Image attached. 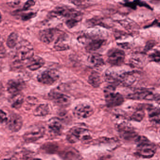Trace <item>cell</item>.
Here are the masks:
<instances>
[{
	"instance_id": "obj_5",
	"label": "cell",
	"mask_w": 160,
	"mask_h": 160,
	"mask_svg": "<svg viewBox=\"0 0 160 160\" xmlns=\"http://www.w3.org/2000/svg\"><path fill=\"white\" fill-rule=\"evenodd\" d=\"M118 130L121 137L126 141L136 142L139 138L134 128L126 123H121L118 126Z\"/></svg>"
},
{
	"instance_id": "obj_23",
	"label": "cell",
	"mask_w": 160,
	"mask_h": 160,
	"mask_svg": "<svg viewBox=\"0 0 160 160\" xmlns=\"http://www.w3.org/2000/svg\"><path fill=\"white\" fill-rule=\"evenodd\" d=\"M24 102V97L20 93L13 95L10 99V102L13 108L18 109L20 108Z\"/></svg>"
},
{
	"instance_id": "obj_8",
	"label": "cell",
	"mask_w": 160,
	"mask_h": 160,
	"mask_svg": "<svg viewBox=\"0 0 160 160\" xmlns=\"http://www.w3.org/2000/svg\"><path fill=\"white\" fill-rule=\"evenodd\" d=\"M45 133V128L42 126H34L29 129L23 135L26 142H32L37 141L42 138Z\"/></svg>"
},
{
	"instance_id": "obj_30",
	"label": "cell",
	"mask_w": 160,
	"mask_h": 160,
	"mask_svg": "<svg viewBox=\"0 0 160 160\" xmlns=\"http://www.w3.org/2000/svg\"><path fill=\"white\" fill-rule=\"evenodd\" d=\"M151 61L160 62V51H156L151 54L149 57Z\"/></svg>"
},
{
	"instance_id": "obj_7",
	"label": "cell",
	"mask_w": 160,
	"mask_h": 160,
	"mask_svg": "<svg viewBox=\"0 0 160 160\" xmlns=\"http://www.w3.org/2000/svg\"><path fill=\"white\" fill-rule=\"evenodd\" d=\"M125 53L117 48L110 49L108 53V62L113 66H120L124 62Z\"/></svg>"
},
{
	"instance_id": "obj_20",
	"label": "cell",
	"mask_w": 160,
	"mask_h": 160,
	"mask_svg": "<svg viewBox=\"0 0 160 160\" xmlns=\"http://www.w3.org/2000/svg\"><path fill=\"white\" fill-rule=\"evenodd\" d=\"M88 62L91 66L94 67H99L104 64L102 56L98 54H92L89 56Z\"/></svg>"
},
{
	"instance_id": "obj_28",
	"label": "cell",
	"mask_w": 160,
	"mask_h": 160,
	"mask_svg": "<svg viewBox=\"0 0 160 160\" xmlns=\"http://www.w3.org/2000/svg\"><path fill=\"white\" fill-rule=\"evenodd\" d=\"M145 57L142 55H137L134 56L131 60V62L134 66H140L143 65L145 62Z\"/></svg>"
},
{
	"instance_id": "obj_11",
	"label": "cell",
	"mask_w": 160,
	"mask_h": 160,
	"mask_svg": "<svg viewBox=\"0 0 160 160\" xmlns=\"http://www.w3.org/2000/svg\"><path fill=\"white\" fill-rule=\"evenodd\" d=\"M49 97L55 104L60 106H67L71 102L69 96L55 91H52L49 93Z\"/></svg>"
},
{
	"instance_id": "obj_38",
	"label": "cell",
	"mask_w": 160,
	"mask_h": 160,
	"mask_svg": "<svg viewBox=\"0 0 160 160\" xmlns=\"http://www.w3.org/2000/svg\"><path fill=\"white\" fill-rule=\"evenodd\" d=\"M159 26H160V24H159Z\"/></svg>"
},
{
	"instance_id": "obj_9",
	"label": "cell",
	"mask_w": 160,
	"mask_h": 160,
	"mask_svg": "<svg viewBox=\"0 0 160 160\" xmlns=\"http://www.w3.org/2000/svg\"><path fill=\"white\" fill-rule=\"evenodd\" d=\"M74 116L78 119L87 118L93 113V108L89 105L81 103L78 105L74 108Z\"/></svg>"
},
{
	"instance_id": "obj_14",
	"label": "cell",
	"mask_w": 160,
	"mask_h": 160,
	"mask_svg": "<svg viewBox=\"0 0 160 160\" xmlns=\"http://www.w3.org/2000/svg\"><path fill=\"white\" fill-rule=\"evenodd\" d=\"M7 125L9 130L12 132H18L23 125L22 118L18 114H12L8 118Z\"/></svg>"
},
{
	"instance_id": "obj_12",
	"label": "cell",
	"mask_w": 160,
	"mask_h": 160,
	"mask_svg": "<svg viewBox=\"0 0 160 160\" xmlns=\"http://www.w3.org/2000/svg\"><path fill=\"white\" fill-rule=\"evenodd\" d=\"M60 32L59 30L56 29L50 28L43 30L41 31L39 33V39L44 43L49 44L55 40L56 37L58 35V34L60 33Z\"/></svg>"
},
{
	"instance_id": "obj_31",
	"label": "cell",
	"mask_w": 160,
	"mask_h": 160,
	"mask_svg": "<svg viewBox=\"0 0 160 160\" xmlns=\"http://www.w3.org/2000/svg\"><path fill=\"white\" fill-rule=\"evenodd\" d=\"M36 16V13L34 12L27 13L23 14L21 16L22 20L24 21H27L31 18H33Z\"/></svg>"
},
{
	"instance_id": "obj_18",
	"label": "cell",
	"mask_w": 160,
	"mask_h": 160,
	"mask_svg": "<svg viewBox=\"0 0 160 160\" xmlns=\"http://www.w3.org/2000/svg\"><path fill=\"white\" fill-rule=\"evenodd\" d=\"M149 120L152 123L160 122V109L152 105L148 106L147 107Z\"/></svg>"
},
{
	"instance_id": "obj_33",
	"label": "cell",
	"mask_w": 160,
	"mask_h": 160,
	"mask_svg": "<svg viewBox=\"0 0 160 160\" xmlns=\"http://www.w3.org/2000/svg\"><path fill=\"white\" fill-rule=\"evenodd\" d=\"M0 116H1V123H3L8 120V118H7L6 113L2 110H1Z\"/></svg>"
},
{
	"instance_id": "obj_25",
	"label": "cell",
	"mask_w": 160,
	"mask_h": 160,
	"mask_svg": "<svg viewBox=\"0 0 160 160\" xmlns=\"http://www.w3.org/2000/svg\"><path fill=\"white\" fill-rule=\"evenodd\" d=\"M49 108L48 105L42 104L38 106L34 110L33 114L36 117H44L49 114Z\"/></svg>"
},
{
	"instance_id": "obj_13",
	"label": "cell",
	"mask_w": 160,
	"mask_h": 160,
	"mask_svg": "<svg viewBox=\"0 0 160 160\" xmlns=\"http://www.w3.org/2000/svg\"><path fill=\"white\" fill-rule=\"evenodd\" d=\"M25 87V82L19 78L11 79L7 83V91L12 95L19 93Z\"/></svg>"
},
{
	"instance_id": "obj_21",
	"label": "cell",
	"mask_w": 160,
	"mask_h": 160,
	"mask_svg": "<svg viewBox=\"0 0 160 160\" xmlns=\"http://www.w3.org/2000/svg\"><path fill=\"white\" fill-rule=\"evenodd\" d=\"M105 41L102 39H94L89 42L86 46V50L88 52H93L98 50L103 45Z\"/></svg>"
},
{
	"instance_id": "obj_4",
	"label": "cell",
	"mask_w": 160,
	"mask_h": 160,
	"mask_svg": "<svg viewBox=\"0 0 160 160\" xmlns=\"http://www.w3.org/2000/svg\"><path fill=\"white\" fill-rule=\"evenodd\" d=\"M34 50L31 45L27 42H23L18 48L16 51L15 58L18 62L23 61L29 60L33 57Z\"/></svg>"
},
{
	"instance_id": "obj_6",
	"label": "cell",
	"mask_w": 160,
	"mask_h": 160,
	"mask_svg": "<svg viewBox=\"0 0 160 160\" xmlns=\"http://www.w3.org/2000/svg\"><path fill=\"white\" fill-rule=\"evenodd\" d=\"M59 78L57 70L48 69L40 73L37 77V80L40 83L47 85H51L57 82Z\"/></svg>"
},
{
	"instance_id": "obj_10",
	"label": "cell",
	"mask_w": 160,
	"mask_h": 160,
	"mask_svg": "<svg viewBox=\"0 0 160 160\" xmlns=\"http://www.w3.org/2000/svg\"><path fill=\"white\" fill-rule=\"evenodd\" d=\"M138 78L136 72H129L118 74V84L125 87H130L134 84Z\"/></svg>"
},
{
	"instance_id": "obj_15",
	"label": "cell",
	"mask_w": 160,
	"mask_h": 160,
	"mask_svg": "<svg viewBox=\"0 0 160 160\" xmlns=\"http://www.w3.org/2000/svg\"><path fill=\"white\" fill-rule=\"evenodd\" d=\"M155 95L148 90H140L130 93L127 96V98L134 100H151L154 101Z\"/></svg>"
},
{
	"instance_id": "obj_37",
	"label": "cell",
	"mask_w": 160,
	"mask_h": 160,
	"mask_svg": "<svg viewBox=\"0 0 160 160\" xmlns=\"http://www.w3.org/2000/svg\"><path fill=\"white\" fill-rule=\"evenodd\" d=\"M2 160H15L14 159H12V158H8V159H4Z\"/></svg>"
},
{
	"instance_id": "obj_32",
	"label": "cell",
	"mask_w": 160,
	"mask_h": 160,
	"mask_svg": "<svg viewBox=\"0 0 160 160\" xmlns=\"http://www.w3.org/2000/svg\"><path fill=\"white\" fill-rule=\"evenodd\" d=\"M35 3V1H32V0L28 1L24 4V7H23V10H25V11L27 10H27L29 9L31 7L34 5Z\"/></svg>"
},
{
	"instance_id": "obj_24",
	"label": "cell",
	"mask_w": 160,
	"mask_h": 160,
	"mask_svg": "<svg viewBox=\"0 0 160 160\" xmlns=\"http://www.w3.org/2000/svg\"><path fill=\"white\" fill-rule=\"evenodd\" d=\"M88 82L90 85L94 88H98L102 83L101 76L98 73L92 72L88 78Z\"/></svg>"
},
{
	"instance_id": "obj_36",
	"label": "cell",
	"mask_w": 160,
	"mask_h": 160,
	"mask_svg": "<svg viewBox=\"0 0 160 160\" xmlns=\"http://www.w3.org/2000/svg\"><path fill=\"white\" fill-rule=\"evenodd\" d=\"M97 160H111V157L110 155H103Z\"/></svg>"
},
{
	"instance_id": "obj_35",
	"label": "cell",
	"mask_w": 160,
	"mask_h": 160,
	"mask_svg": "<svg viewBox=\"0 0 160 160\" xmlns=\"http://www.w3.org/2000/svg\"><path fill=\"white\" fill-rule=\"evenodd\" d=\"M20 1H11L8 2L7 4L9 6L11 7H16L18 5L20 4Z\"/></svg>"
},
{
	"instance_id": "obj_26",
	"label": "cell",
	"mask_w": 160,
	"mask_h": 160,
	"mask_svg": "<svg viewBox=\"0 0 160 160\" xmlns=\"http://www.w3.org/2000/svg\"><path fill=\"white\" fill-rule=\"evenodd\" d=\"M18 42V35L16 32L11 33L7 40V45L9 48H13L17 45Z\"/></svg>"
},
{
	"instance_id": "obj_19",
	"label": "cell",
	"mask_w": 160,
	"mask_h": 160,
	"mask_svg": "<svg viewBox=\"0 0 160 160\" xmlns=\"http://www.w3.org/2000/svg\"><path fill=\"white\" fill-rule=\"evenodd\" d=\"M64 160H79L80 155L79 152L73 148H70L63 151L60 154Z\"/></svg>"
},
{
	"instance_id": "obj_34",
	"label": "cell",
	"mask_w": 160,
	"mask_h": 160,
	"mask_svg": "<svg viewBox=\"0 0 160 160\" xmlns=\"http://www.w3.org/2000/svg\"><path fill=\"white\" fill-rule=\"evenodd\" d=\"M71 2L78 6H84L88 2L85 1H72Z\"/></svg>"
},
{
	"instance_id": "obj_3",
	"label": "cell",
	"mask_w": 160,
	"mask_h": 160,
	"mask_svg": "<svg viewBox=\"0 0 160 160\" xmlns=\"http://www.w3.org/2000/svg\"><path fill=\"white\" fill-rule=\"evenodd\" d=\"M104 94L107 105L108 107L119 106L124 102L123 96L118 92H116L115 86L109 85L105 88Z\"/></svg>"
},
{
	"instance_id": "obj_2",
	"label": "cell",
	"mask_w": 160,
	"mask_h": 160,
	"mask_svg": "<svg viewBox=\"0 0 160 160\" xmlns=\"http://www.w3.org/2000/svg\"><path fill=\"white\" fill-rule=\"evenodd\" d=\"M66 138L71 143H76L79 140L84 143H88L92 139L88 130L78 127L71 129L67 133Z\"/></svg>"
},
{
	"instance_id": "obj_29",
	"label": "cell",
	"mask_w": 160,
	"mask_h": 160,
	"mask_svg": "<svg viewBox=\"0 0 160 160\" xmlns=\"http://www.w3.org/2000/svg\"><path fill=\"white\" fill-rule=\"evenodd\" d=\"M79 22V20L76 19V18H70L67 19L66 22H65V24L69 28H72L75 27Z\"/></svg>"
},
{
	"instance_id": "obj_16",
	"label": "cell",
	"mask_w": 160,
	"mask_h": 160,
	"mask_svg": "<svg viewBox=\"0 0 160 160\" xmlns=\"http://www.w3.org/2000/svg\"><path fill=\"white\" fill-rule=\"evenodd\" d=\"M48 129L52 134L57 135L61 132L62 125L60 120L58 118H52L49 120Z\"/></svg>"
},
{
	"instance_id": "obj_1",
	"label": "cell",
	"mask_w": 160,
	"mask_h": 160,
	"mask_svg": "<svg viewBox=\"0 0 160 160\" xmlns=\"http://www.w3.org/2000/svg\"><path fill=\"white\" fill-rule=\"evenodd\" d=\"M136 143L137 144L136 152L140 157L151 158L156 152V148L155 145L145 137L139 136Z\"/></svg>"
},
{
	"instance_id": "obj_27",
	"label": "cell",
	"mask_w": 160,
	"mask_h": 160,
	"mask_svg": "<svg viewBox=\"0 0 160 160\" xmlns=\"http://www.w3.org/2000/svg\"><path fill=\"white\" fill-rule=\"evenodd\" d=\"M145 117V112L142 108L137 109L132 115L130 117L132 120L136 122H140Z\"/></svg>"
},
{
	"instance_id": "obj_17",
	"label": "cell",
	"mask_w": 160,
	"mask_h": 160,
	"mask_svg": "<svg viewBox=\"0 0 160 160\" xmlns=\"http://www.w3.org/2000/svg\"><path fill=\"white\" fill-rule=\"evenodd\" d=\"M45 64V61L39 56L32 57L27 63V67L31 71H35L42 68Z\"/></svg>"
},
{
	"instance_id": "obj_22",
	"label": "cell",
	"mask_w": 160,
	"mask_h": 160,
	"mask_svg": "<svg viewBox=\"0 0 160 160\" xmlns=\"http://www.w3.org/2000/svg\"><path fill=\"white\" fill-rule=\"evenodd\" d=\"M64 34H61L56 40L54 44V48L57 51H63L69 49V46L67 44L64 42Z\"/></svg>"
}]
</instances>
